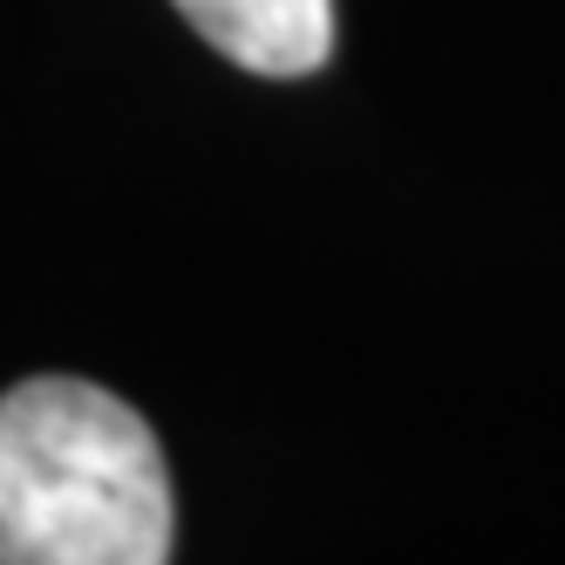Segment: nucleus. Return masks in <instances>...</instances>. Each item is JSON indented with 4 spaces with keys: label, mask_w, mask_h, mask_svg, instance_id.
I'll use <instances>...</instances> for the list:
<instances>
[{
    "label": "nucleus",
    "mask_w": 565,
    "mask_h": 565,
    "mask_svg": "<svg viewBox=\"0 0 565 565\" xmlns=\"http://www.w3.org/2000/svg\"><path fill=\"white\" fill-rule=\"evenodd\" d=\"M171 470L124 395L34 375L0 395V565H171Z\"/></svg>",
    "instance_id": "nucleus-1"
},
{
    "label": "nucleus",
    "mask_w": 565,
    "mask_h": 565,
    "mask_svg": "<svg viewBox=\"0 0 565 565\" xmlns=\"http://www.w3.org/2000/svg\"><path fill=\"white\" fill-rule=\"evenodd\" d=\"M178 14L253 75H313L334 55V0H178Z\"/></svg>",
    "instance_id": "nucleus-2"
}]
</instances>
